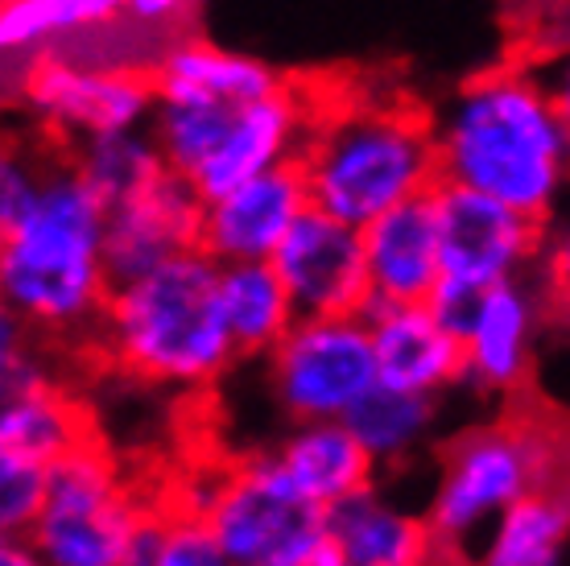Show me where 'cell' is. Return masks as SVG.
Masks as SVG:
<instances>
[{
  "label": "cell",
  "mask_w": 570,
  "mask_h": 566,
  "mask_svg": "<svg viewBox=\"0 0 570 566\" xmlns=\"http://www.w3.org/2000/svg\"><path fill=\"white\" fill-rule=\"evenodd\" d=\"M298 84L306 96L298 162L314 207L364 227L442 183L439 120L417 99L360 91L352 79Z\"/></svg>",
  "instance_id": "1"
},
{
  "label": "cell",
  "mask_w": 570,
  "mask_h": 566,
  "mask_svg": "<svg viewBox=\"0 0 570 566\" xmlns=\"http://www.w3.org/2000/svg\"><path fill=\"white\" fill-rule=\"evenodd\" d=\"M434 120L442 183L492 195L550 224L570 186V125L542 75L521 62L488 67Z\"/></svg>",
  "instance_id": "2"
},
{
  "label": "cell",
  "mask_w": 570,
  "mask_h": 566,
  "mask_svg": "<svg viewBox=\"0 0 570 566\" xmlns=\"http://www.w3.org/2000/svg\"><path fill=\"white\" fill-rule=\"evenodd\" d=\"M108 203L87 183L71 154L55 149L26 212L0 224L4 306L46 335H96L112 294L104 261Z\"/></svg>",
  "instance_id": "3"
},
{
  "label": "cell",
  "mask_w": 570,
  "mask_h": 566,
  "mask_svg": "<svg viewBox=\"0 0 570 566\" xmlns=\"http://www.w3.org/2000/svg\"><path fill=\"white\" fill-rule=\"evenodd\" d=\"M96 343L116 369L141 384H215L232 360H240L219 306V261L203 248H186L166 265L112 285Z\"/></svg>",
  "instance_id": "4"
},
{
  "label": "cell",
  "mask_w": 570,
  "mask_h": 566,
  "mask_svg": "<svg viewBox=\"0 0 570 566\" xmlns=\"http://www.w3.org/2000/svg\"><path fill=\"white\" fill-rule=\"evenodd\" d=\"M567 451L546 422H492L463 430L446 455L430 496L426 521L446 566H463L488 529L538 488H558Z\"/></svg>",
  "instance_id": "5"
},
{
  "label": "cell",
  "mask_w": 570,
  "mask_h": 566,
  "mask_svg": "<svg viewBox=\"0 0 570 566\" xmlns=\"http://www.w3.org/2000/svg\"><path fill=\"white\" fill-rule=\"evenodd\" d=\"M154 505L125 484L116 455L96 435L50 463V496L33 546L50 566H125Z\"/></svg>",
  "instance_id": "6"
},
{
  "label": "cell",
  "mask_w": 570,
  "mask_h": 566,
  "mask_svg": "<svg viewBox=\"0 0 570 566\" xmlns=\"http://www.w3.org/2000/svg\"><path fill=\"white\" fill-rule=\"evenodd\" d=\"M13 104L38 142L71 154L75 145L104 133L145 128L154 120L157 91L154 71L100 67L67 50H42L13 62Z\"/></svg>",
  "instance_id": "7"
},
{
  "label": "cell",
  "mask_w": 570,
  "mask_h": 566,
  "mask_svg": "<svg viewBox=\"0 0 570 566\" xmlns=\"http://www.w3.org/2000/svg\"><path fill=\"white\" fill-rule=\"evenodd\" d=\"M186 509L207 517L232 566H269L294 541L327 529V509L294 484L277 451L244 455Z\"/></svg>",
  "instance_id": "8"
},
{
  "label": "cell",
  "mask_w": 570,
  "mask_h": 566,
  "mask_svg": "<svg viewBox=\"0 0 570 566\" xmlns=\"http://www.w3.org/2000/svg\"><path fill=\"white\" fill-rule=\"evenodd\" d=\"M265 360L273 397L294 422L347 418V410L381 381L364 314L298 319Z\"/></svg>",
  "instance_id": "9"
},
{
  "label": "cell",
  "mask_w": 570,
  "mask_h": 566,
  "mask_svg": "<svg viewBox=\"0 0 570 566\" xmlns=\"http://www.w3.org/2000/svg\"><path fill=\"white\" fill-rule=\"evenodd\" d=\"M434 207L442 232V277L468 282L475 290H492L509 277L533 273L550 241L542 219L468 186L439 183Z\"/></svg>",
  "instance_id": "10"
},
{
  "label": "cell",
  "mask_w": 570,
  "mask_h": 566,
  "mask_svg": "<svg viewBox=\"0 0 570 566\" xmlns=\"http://www.w3.org/2000/svg\"><path fill=\"white\" fill-rule=\"evenodd\" d=\"M273 265L298 306V319L372 311L364 232L314 203L302 212L298 224L289 227L282 248L273 253Z\"/></svg>",
  "instance_id": "11"
},
{
  "label": "cell",
  "mask_w": 570,
  "mask_h": 566,
  "mask_svg": "<svg viewBox=\"0 0 570 566\" xmlns=\"http://www.w3.org/2000/svg\"><path fill=\"white\" fill-rule=\"evenodd\" d=\"M306 207H311V186H306L302 162L294 157V162H282L248 183L232 186L219 198H207L199 248L219 265L273 261V253L282 248L289 227L298 224Z\"/></svg>",
  "instance_id": "12"
},
{
  "label": "cell",
  "mask_w": 570,
  "mask_h": 566,
  "mask_svg": "<svg viewBox=\"0 0 570 566\" xmlns=\"http://www.w3.org/2000/svg\"><path fill=\"white\" fill-rule=\"evenodd\" d=\"M203 195L190 178L166 170L137 198L108 207L104 224V261L112 285H125L141 273L166 265L170 256L199 248Z\"/></svg>",
  "instance_id": "13"
},
{
  "label": "cell",
  "mask_w": 570,
  "mask_h": 566,
  "mask_svg": "<svg viewBox=\"0 0 570 566\" xmlns=\"http://www.w3.org/2000/svg\"><path fill=\"white\" fill-rule=\"evenodd\" d=\"M550 306L542 277L533 282L529 273L484 290L475 319L463 331V352H468V381L480 393H517L533 364V343L542 311Z\"/></svg>",
  "instance_id": "14"
},
{
  "label": "cell",
  "mask_w": 570,
  "mask_h": 566,
  "mask_svg": "<svg viewBox=\"0 0 570 566\" xmlns=\"http://www.w3.org/2000/svg\"><path fill=\"white\" fill-rule=\"evenodd\" d=\"M376 372L385 384L442 397L468 381L463 335L434 314L430 302H376L368 314Z\"/></svg>",
  "instance_id": "15"
},
{
  "label": "cell",
  "mask_w": 570,
  "mask_h": 566,
  "mask_svg": "<svg viewBox=\"0 0 570 566\" xmlns=\"http://www.w3.org/2000/svg\"><path fill=\"white\" fill-rule=\"evenodd\" d=\"M302 137H306V96H302L298 79H285L282 91L253 99V104L232 113V125L219 149L203 162V170L190 183L203 195V203L219 198L232 186L248 183V178H257L282 162H294Z\"/></svg>",
  "instance_id": "16"
},
{
  "label": "cell",
  "mask_w": 570,
  "mask_h": 566,
  "mask_svg": "<svg viewBox=\"0 0 570 566\" xmlns=\"http://www.w3.org/2000/svg\"><path fill=\"white\" fill-rule=\"evenodd\" d=\"M360 232H364V256H368L372 306L430 302L442 282V232L434 191L389 207Z\"/></svg>",
  "instance_id": "17"
},
{
  "label": "cell",
  "mask_w": 570,
  "mask_h": 566,
  "mask_svg": "<svg viewBox=\"0 0 570 566\" xmlns=\"http://www.w3.org/2000/svg\"><path fill=\"white\" fill-rule=\"evenodd\" d=\"M285 87V75H277L269 62L228 50L219 42H207L199 33L174 38L161 58L154 62V91L157 99H186V104H224L240 108L253 99H265Z\"/></svg>",
  "instance_id": "18"
},
{
  "label": "cell",
  "mask_w": 570,
  "mask_h": 566,
  "mask_svg": "<svg viewBox=\"0 0 570 566\" xmlns=\"http://www.w3.org/2000/svg\"><path fill=\"white\" fill-rule=\"evenodd\" d=\"M327 534L352 566H446L426 513L401 509L376 484L327 509Z\"/></svg>",
  "instance_id": "19"
},
{
  "label": "cell",
  "mask_w": 570,
  "mask_h": 566,
  "mask_svg": "<svg viewBox=\"0 0 570 566\" xmlns=\"http://www.w3.org/2000/svg\"><path fill=\"white\" fill-rule=\"evenodd\" d=\"M285 471L294 476L302 492L311 496L318 509H335L340 500L364 492L376 484V459L356 439V430L335 418V422H298L285 442L277 447Z\"/></svg>",
  "instance_id": "20"
},
{
  "label": "cell",
  "mask_w": 570,
  "mask_h": 566,
  "mask_svg": "<svg viewBox=\"0 0 570 566\" xmlns=\"http://www.w3.org/2000/svg\"><path fill=\"white\" fill-rule=\"evenodd\" d=\"M463 566H570V488H538L504 513Z\"/></svg>",
  "instance_id": "21"
},
{
  "label": "cell",
  "mask_w": 570,
  "mask_h": 566,
  "mask_svg": "<svg viewBox=\"0 0 570 566\" xmlns=\"http://www.w3.org/2000/svg\"><path fill=\"white\" fill-rule=\"evenodd\" d=\"M219 306L240 355H265L298 323V306L285 290L273 261H232L219 265Z\"/></svg>",
  "instance_id": "22"
},
{
  "label": "cell",
  "mask_w": 570,
  "mask_h": 566,
  "mask_svg": "<svg viewBox=\"0 0 570 566\" xmlns=\"http://www.w3.org/2000/svg\"><path fill=\"white\" fill-rule=\"evenodd\" d=\"M91 439V422H87L83 406L67 397L58 384L42 381L4 393V410H0V451L21 455V459H38V463H55L79 442Z\"/></svg>",
  "instance_id": "23"
},
{
  "label": "cell",
  "mask_w": 570,
  "mask_h": 566,
  "mask_svg": "<svg viewBox=\"0 0 570 566\" xmlns=\"http://www.w3.org/2000/svg\"><path fill=\"white\" fill-rule=\"evenodd\" d=\"M129 13V0H0V46L9 62L58 50Z\"/></svg>",
  "instance_id": "24"
},
{
  "label": "cell",
  "mask_w": 570,
  "mask_h": 566,
  "mask_svg": "<svg viewBox=\"0 0 570 566\" xmlns=\"http://www.w3.org/2000/svg\"><path fill=\"white\" fill-rule=\"evenodd\" d=\"M434 401L439 397L410 393L397 384L376 381L368 393L347 410L343 422L356 430V439L368 447L376 468H397L426 442L434 426Z\"/></svg>",
  "instance_id": "25"
},
{
  "label": "cell",
  "mask_w": 570,
  "mask_h": 566,
  "mask_svg": "<svg viewBox=\"0 0 570 566\" xmlns=\"http://www.w3.org/2000/svg\"><path fill=\"white\" fill-rule=\"evenodd\" d=\"M71 162L79 166L91 191L108 203V207H120L137 198L141 191L170 170L166 157L157 149L154 128H120V133H104V137H91V142L75 145Z\"/></svg>",
  "instance_id": "26"
},
{
  "label": "cell",
  "mask_w": 570,
  "mask_h": 566,
  "mask_svg": "<svg viewBox=\"0 0 570 566\" xmlns=\"http://www.w3.org/2000/svg\"><path fill=\"white\" fill-rule=\"evenodd\" d=\"M46 496H50L46 463L0 451V529H4V538H26L42 517Z\"/></svg>",
  "instance_id": "27"
},
{
  "label": "cell",
  "mask_w": 570,
  "mask_h": 566,
  "mask_svg": "<svg viewBox=\"0 0 570 566\" xmlns=\"http://www.w3.org/2000/svg\"><path fill=\"white\" fill-rule=\"evenodd\" d=\"M157 566H232V563L224 558V546L212 534L207 517L178 505V509H161Z\"/></svg>",
  "instance_id": "28"
},
{
  "label": "cell",
  "mask_w": 570,
  "mask_h": 566,
  "mask_svg": "<svg viewBox=\"0 0 570 566\" xmlns=\"http://www.w3.org/2000/svg\"><path fill=\"white\" fill-rule=\"evenodd\" d=\"M480 297H484V290H475V285H468V282H455V277H442L439 290L430 294V306H434V314H439L442 323L455 326L459 335H463L471 326V319H475Z\"/></svg>",
  "instance_id": "29"
},
{
  "label": "cell",
  "mask_w": 570,
  "mask_h": 566,
  "mask_svg": "<svg viewBox=\"0 0 570 566\" xmlns=\"http://www.w3.org/2000/svg\"><path fill=\"white\" fill-rule=\"evenodd\" d=\"M542 285L550 294V306L570 314V227H562L554 241H546L542 253Z\"/></svg>",
  "instance_id": "30"
},
{
  "label": "cell",
  "mask_w": 570,
  "mask_h": 566,
  "mask_svg": "<svg viewBox=\"0 0 570 566\" xmlns=\"http://www.w3.org/2000/svg\"><path fill=\"white\" fill-rule=\"evenodd\" d=\"M269 566H352L347 554L340 550V541L331 538L327 529H318L311 538L294 541L289 550H282Z\"/></svg>",
  "instance_id": "31"
},
{
  "label": "cell",
  "mask_w": 570,
  "mask_h": 566,
  "mask_svg": "<svg viewBox=\"0 0 570 566\" xmlns=\"http://www.w3.org/2000/svg\"><path fill=\"white\" fill-rule=\"evenodd\" d=\"M203 0H129V13L145 26L170 29V33H186L190 17Z\"/></svg>",
  "instance_id": "32"
},
{
  "label": "cell",
  "mask_w": 570,
  "mask_h": 566,
  "mask_svg": "<svg viewBox=\"0 0 570 566\" xmlns=\"http://www.w3.org/2000/svg\"><path fill=\"white\" fill-rule=\"evenodd\" d=\"M546 67H550V75H546V87H550L558 113L567 116V125H570V46L558 58H550Z\"/></svg>",
  "instance_id": "33"
},
{
  "label": "cell",
  "mask_w": 570,
  "mask_h": 566,
  "mask_svg": "<svg viewBox=\"0 0 570 566\" xmlns=\"http://www.w3.org/2000/svg\"><path fill=\"white\" fill-rule=\"evenodd\" d=\"M0 566H50L42 550L33 546V538H4L0 541Z\"/></svg>",
  "instance_id": "34"
}]
</instances>
